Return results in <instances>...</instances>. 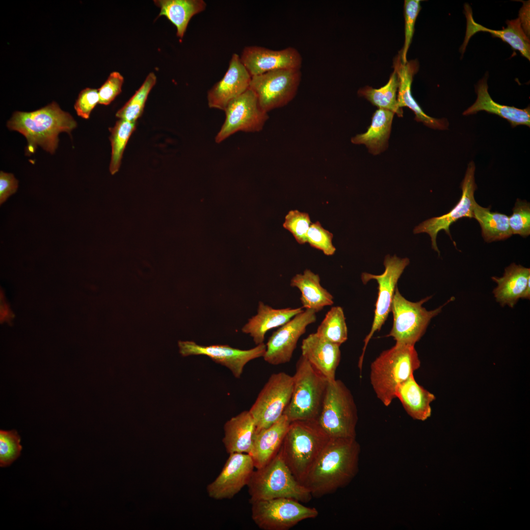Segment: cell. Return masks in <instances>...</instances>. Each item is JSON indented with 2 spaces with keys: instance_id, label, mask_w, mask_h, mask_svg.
Returning <instances> with one entry per match:
<instances>
[{
  "instance_id": "cell-9",
  "label": "cell",
  "mask_w": 530,
  "mask_h": 530,
  "mask_svg": "<svg viewBox=\"0 0 530 530\" xmlns=\"http://www.w3.org/2000/svg\"><path fill=\"white\" fill-rule=\"evenodd\" d=\"M251 504L252 519L263 530H288L300 522L318 515L316 508L288 498L261 500Z\"/></svg>"
},
{
  "instance_id": "cell-32",
  "label": "cell",
  "mask_w": 530,
  "mask_h": 530,
  "mask_svg": "<svg viewBox=\"0 0 530 530\" xmlns=\"http://www.w3.org/2000/svg\"><path fill=\"white\" fill-rule=\"evenodd\" d=\"M473 214L480 226L481 235L486 242L504 240L512 235L506 214L491 212L490 208H484L477 203Z\"/></svg>"
},
{
  "instance_id": "cell-35",
  "label": "cell",
  "mask_w": 530,
  "mask_h": 530,
  "mask_svg": "<svg viewBox=\"0 0 530 530\" xmlns=\"http://www.w3.org/2000/svg\"><path fill=\"white\" fill-rule=\"evenodd\" d=\"M136 122H130L119 119L114 127L109 128V140L111 145V157L109 171L112 175L119 170L123 154L127 142L133 132L135 130Z\"/></svg>"
},
{
  "instance_id": "cell-7",
  "label": "cell",
  "mask_w": 530,
  "mask_h": 530,
  "mask_svg": "<svg viewBox=\"0 0 530 530\" xmlns=\"http://www.w3.org/2000/svg\"><path fill=\"white\" fill-rule=\"evenodd\" d=\"M358 417L353 397L340 380L328 381L317 420L330 438H356Z\"/></svg>"
},
{
  "instance_id": "cell-24",
  "label": "cell",
  "mask_w": 530,
  "mask_h": 530,
  "mask_svg": "<svg viewBox=\"0 0 530 530\" xmlns=\"http://www.w3.org/2000/svg\"><path fill=\"white\" fill-rule=\"evenodd\" d=\"M488 89L487 78L484 77L476 86L477 94L476 102L463 112V115L475 114L479 111L484 110L506 119L512 128L518 125L530 127V106L524 109H520L513 106L498 104L491 98Z\"/></svg>"
},
{
  "instance_id": "cell-12",
  "label": "cell",
  "mask_w": 530,
  "mask_h": 530,
  "mask_svg": "<svg viewBox=\"0 0 530 530\" xmlns=\"http://www.w3.org/2000/svg\"><path fill=\"white\" fill-rule=\"evenodd\" d=\"M409 264V259L400 258L396 255L385 257L384 261L385 270L380 275H373L364 272L361 278L364 284L370 280H375L378 285V297L375 304L373 321L371 331L364 340L362 353L359 358L358 367L362 371L365 352L367 345L377 331H379L387 318L391 306L398 281L405 268Z\"/></svg>"
},
{
  "instance_id": "cell-41",
  "label": "cell",
  "mask_w": 530,
  "mask_h": 530,
  "mask_svg": "<svg viewBox=\"0 0 530 530\" xmlns=\"http://www.w3.org/2000/svg\"><path fill=\"white\" fill-rule=\"evenodd\" d=\"M333 234L324 229L318 221L312 223L307 232L306 241L313 247L320 250L327 256L334 254L336 248L332 244Z\"/></svg>"
},
{
  "instance_id": "cell-4",
  "label": "cell",
  "mask_w": 530,
  "mask_h": 530,
  "mask_svg": "<svg viewBox=\"0 0 530 530\" xmlns=\"http://www.w3.org/2000/svg\"><path fill=\"white\" fill-rule=\"evenodd\" d=\"M414 345L396 343L383 351L371 364L370 382L378 399L389 406L396 398L398 386L420 367Z\"/></svg>"
},
{
  "instance_id": "cell-23",
  "label": "cell",
  "mask_w": 530,
  "mask_h": 530,
  "mask_svg": "<svg viewBox=\"0 0 530 530\" xmlns=\"http://www.w3.org/2000/svg\"><path fill=\"white\" fill-rule=\"evenodd\" d=\"M303 311L302 307L274 309L260 301L257 314L248 319L241 330L244 333L249 334L255 344L258 345L264 343L267 331L283 325Z\"/></svg>"
},
{
  "instance_id": "cell-3",
  "label": "cell",
  "mask_w": 530,
  "mask_h": 530,
  "mask_svg": "<svg viewBox=\"0 0 530 530\" xmlns=\"http://www.w3.org/2000/svg\"><path fill=\"white\" fill-rule=\"evenodd\" d=\"M330 438L317 420L290 423L279 452L296 479L302 484Z\"/></svg>"
},
{
  "instance_id": "cell-19",
  "label": "cell",
  "mask_w": 530,
  "mask_h": 530,
  "mask_svg": "<svg viewBox=\"0 0 530 530\" xmlns=\"http://www.w3.org/2000/svg\"><path fill=\"white\" fill-rule=\"evenodd\" d=\"M251 78L240 56L233 54L224 76L208 91L209 106L224 110L230 101L249 88Z\"/></svg>"
},
{
  "instance_id": "cell-20",
  "label": "cell",
  "mask_w": 530,
  "mask_h": 530,
  "mask_svg": "<svg viewBox=\"0 0 530 530\" xmlns=\"http://www.w3.org/2000/svg\"><path fill=\"white\" fill-rule=\"evenodd\" d=\"M394 70L398 79V87L397 95L398 106L400 108L408 107L415 114V119L422 122L425 126L434 129L445 130L448 128L449 123L445 119H439L427 115L416 101L411 93V85L414 76L418 72L419 68L417 60L407 61L403 63L400 53L395 58Z\"/></svg>"
},
{
  "instance_id": "cell-30",
  "label": "cell",
  "mask_w": 530,
  "mask_h": 530,
  "mask_svg": "<svg viewBox=\"0 0 530 530\" xmlns=\"http://www.w3.org/2000/svg\"><path fill=\"white\" fill-rule=\"evenodd\" d=\"M394 114L389 110L377 109L372 115L371 124L367 131L352 137L351 142L365 145L374 155L383 152L388 146Z\"/></svg>"
},
{
  "instance_id": "cell-36",
  "label": "cell",
  "mask_w": 530,
  "mask_h": 530,
  "mask_svg": "<svg viewBox=\"0 0 530 530\" xmlns=\"http://www.w3.org/2000/svg\"><path fill=\"white\" fill-rule=\"evenodd\" d=\"M156 80L155 74L150 73L140 87L116 112V117L130 122H136L143 113L148 96L156 84Z\"/></svg>"
},
{
  "instance_id": "cell-33",
  "label": "cell",
  "mask_w": 530,
  "mask_h": 530,
  "mask_svg": "<svg viewBox=\"0 0 530 530\" xmlns=\"http://www.w3.org/2000/svg\"><path fill=\"white\" fill-rule=\"evenodd\" d=\"M398 79L394 70L388 82L379 88L366 86L358 91V94L363 97L379 108L389 110L398 117L403 116V110L398 105L397 92Z\"/></svg>"
},
{
  "instance_id": "cell-6",
  "label": "cell",
  "mask_w": 530,
  "mask_h": 530,
  "mask_svg": "<svg viewBox=\"0 0 530 530\" xmlns=\"http://www.w3.org/2000/svg\"><path fill=\"white\" fill-rule=\"evenodd\" d=\"M293 378L292 398L283 415L291 423L298 420H317L328 381L302 355L296 363Z\"/></svg>"
},
{
  "instance_id": "cell-2",
  "label": "cell",
  "mask_w": 530,
  "mask_h": 530,
  "mask_svg": "<svg viewBox=\"0 0 530 530\" xmlns=\"http://www.w3.org/2000/svg\"><path fill=\"white\" fill-rule=\"evenodd\" d=\"M77 122L68 112L63 111L55 102L31 112H15L7 123L11 130L26 138V154L34 153L37 146L53 154L57 147L58 135L66 132L70 134Z\"/></svg>"
},
{
  "instance_id": "cell-34",
  "label": "cell",
  "mask_w": 530,
  "mask_h": 530,
  "mask_svg": "<svg viewBox=\"0 0 530 530\" xmlns=\"http://www.w3.org/2000/svg\"><path fill=\"white\" fill-rule=\"evenodd\" d=\"M320 337L340 346L347 339V328L343 308L332 307L316 332Z\"/></svg>"
},
{
  "instance_id": "cell-39",
  "label": "cell",
  "mask_w": 530,
  "mask_h": 530,
  "mask_svg": "<svg viewBox=\"0 0 530 530\" xmlns=\"http://www.w3.org/2000/svg\"><path fill=\"white\" fill-rule=\"evenodd\" d=\"M311 224L308 213L292 210L286 215L283 227L292 234L298 243L302 244L307 242L306 235Z\"/></svg>"
},
{
  "instance_id": "cell-14",
  "label": "cell",
  "mask_w": 530,
  "mask_h": 530,
  "mask_svg": "<svg viewBox=\"0 0 530 530\" xmlns=\"http://www.w3.org/2000/svg\"><path fill=\"white\" fill-rule=\"evenodd\" d=\"M475 165L471 161L468 165L465 177L461 184V197L457 204L449 212L442 215L427 219L416 226L414 234L427 233L431 238L432 248L439 254L436 238L441 230H444L451 238L450 227L462 217L474 218L473 210L477 203L474 192L477 188L475 181Z\"/></svg>"
},
{
  "instance_id": "cell-43",
  "label": "cell",
  "mask_w": 530,
  "mask_h": 530,
  "mask_svg": "<svg viewBox=\"0 0 530 530\" xmlns=\"http://www.w3.org/2000/svg\"><path fill=\"white\" fill-rule=\"evenodd\" d=\"M99 103L98 89L86 88L80 93L74 107L78 116L88 119L91 112Z\"/></svg>"
},
{
  "instance_id": "cell-11",
  "label": "cell",
  "mask_w": 530,
  "mask_h": 530,
  "mask_svg": "<svg viewBox=\"0 0 530 530\" xmlns=\"http://www.w3.org/2000/svg\"><path fill=\"white\" fill-rule=\"evenodd\" d=\"M301 79L300 69H281L252 77L249 88L266 112L284 106L295 97Z\"/></svg>"
},
{
  "instance_id": "cell-28",
  "label": "cell",
  "mask_w": 530,
  "mask_h": 530,
  "mask_svg": "<svg viewBox=\"0 0 530 530\" xmlns=\"http://www.w3.org/2000/svg\"><path fill=\"white\" fill-rule=\"evenodd\" d=\"M396 397L413 419L424 421L431 416L430 403L435 397L416 382L414 374L398 386Z\"/></svg>"
},
{
  "instance_id": "cell-21",
  "label": "cell",
  "mask_w": 530,
  "mask_h": 530,
  "mask_svg": "<svg viewBox=\"0 0 530 530\" xmlns=\"http://www.w3.org/2000/svg\"><path fill=\"white\" fill-rule=\"evenodd\" d=\"M340 346L314 333L303 340L301 355L328 381H332L336 379L341 360Z\"/></svg>"
},
{
  "instance_id": "cell-16",
  "label": "cell",
  "mask_w": 530,
  "mask_h": 530,
  "mask_svg": "<svg viewBox=\"0 0 530 530\" xmlns=\"http://www.w3.org/2000/svg\"><path fill=\"white\" fill-rule=\"evenodd\" d=\"M316 313L305 309L274 331L265 344V361L273 365L290 362L300 337L309 325L316 322Z\"/></svg>"
},
{
  "instance_id": "cell-13",
  "label": "cell",
  "mask_w": 530,
  "mask_h": 530,
  "mask_svg": "<svg viewBox=\"0 0 530 530\" xmlns=\"http://www.w3.org/2000/svg\"><path fill=\"white\" fill-rule=\"evenodd\" d=\"M224 111L225 120L215 137L216 143L238 131L259 132L268 119L267 113L261 108L256 94L250 88L230 101Z\"/></svg>"
},
{
  "instance_id": "cell-31",
  "label": "cell",
  "mask_w": 530,
  "mask_h": 530,
  "mask_svg": "<svg viewBox=\"0 0 530 530\" xmlns=\"http://www.w3.org/2000/svg\"><path fill=\"white\" fill-rule=\"evenodd\" d=\"M160 9L159 16H165L176 27L177 37L181 41L190 20L203 11L207 6L203 0H156Z\"/></svg>"
},
{
  "instance_id": "cell-29",
  "label": "cell",
  "mask_w": 530,
  "mask_h": 530,
  "mask_svg": "<svg viewBox=\"0 0 530 530\" xmlns=\"http://www.w3.org/2000/svg\"><path fill=\"white\" fill-rule=\"evenodd\" d=\"M319 275L309 269L303 274H297L291 280L290 286L297 288L301 292L300 300L303 308L316 313L334 303L333 295L320 283Z\"/></svg>"
},
{
  "instance_id": "cell-42",
  "label": "cell",
  "mask_w": 530,
  "mask_h": 530,
  "mask_svg": "<svg viewBox=\"0 0 530 530\" xmlns=\"http://www.w3.org/2000/svg\"><path fill=\"white\" fill-rule=\"evenodd\" d=\"M123 77L118 72L111 73L107 79L98 89L99 104L108 105L121 92Z\"/></svg>"
},
{
  "instance_id": "cell-18",
  "label": "cell",
  "mask_w": 530,
  "mask_h": 530,
  "mask_svg": "<svg viewBox=\"0 0 530 530\" xmlns=\"http://www.w3.org/2000/svg\"><path fill=\"white\" fill-rule=\"evenodd\" d=\"M251 77L281 69H300L302 57L295 48L273 50L257 46L245 47L240 56Z\"/></svg>"
},
{
  "instance_id": "cell-22",
  "label": "cell",
  "mask_w": 530,
  "mask_h": 530,
  "mask_svg": "<svg viewBox=\"0 0 530 530\" xmlns=\"http://www.w3.org/2000/svg\"><path fill=\"white\" fill-rule=\"evenodd\" d=\"M467 19V29L462 50L464 51L470 38L478 31L490 33L493 37H498L508 43L511 48L518 51L522 55L530 59V42L529 37L522 27V22L519 18L506 22L507 27L502 30L487 28L476 23L473 19L470 7L465 6Z\"/></svg>"
},
{
  "instance_id": "cell-27",
  "label": "cell",
  "mask_w": 530,
  "mask_h": 530,
  "mask_svg": "<svg viewBox=\"0 0 530 530\" xmlns=\"http://www.w3.org/2000/svg\"><path fill=\"white\" fill-rule=\"evenodd\" d=\"M492 279L497 284L493 291L497 302L502 306L507 305L513 308L530 282V269L512 263L505 268L503 277Z\"/></svg>"
},
{
  "instance_id": "cell-17",
  "label": "cell",
  "mask_w": 530,
  "mask_h": 530,
  "mask_svg": "<svg viewBox=\"0 0 530 530\" xmlns=\"http://www.w3.org/2000/svg\"><path fill=\"white\" fill-rule=\"evenodd\" d=\"M254 468L250 454H230L219 475L207 485L208 496L217 500L233 498L242 488L247 486Z\"/></svg>"
},
{
  "instance_id": "cell-38",
  "label": "cell",
  "mask_w": 530,
  "mask_h": 530,
  "mask_svg": "<svg viewBox=\"0 0 530 530\" xmlns=\"http://www.w3.org/2000/svg\"><path fill=\"white\" fill-rule=\"evenodd\" d=\"M513 213L508 217L512 235L523 237L530 235V205L526 201L518 199L512 209Z\"/></svg>"
},
{
  "instance_id": "cell-8",
  "label": "cell",
  "mask_w": 530,
  "mask_h": 530,
  "mask_svg": "<svg viewBox=\"0 0 530 530\" xmlns=\"http://www.w3.org/2000/svg\"><path fill=\"white\" fill-rule=\"evenodd\" d=\"M430 296L413 302L406 299L396 288L393 297L391 310L393 324L387 337H392L397 343L414 345L424 334L431 319L439 313L442 308L453 299L451 298L443 306L431 311L427 310L423 304Z\"/></svg>"
},
{
  "instance_id": "cell-10",
  "label": "cell",
  "mask_w": 530,
  "mask_h": 530,
  "mask_svg": "<svg viewBox=\"0 0 530 530\" xmlns=\"http://www.w3.org/2000/svg\"><path fill=\"white\" fill-rule=\"evenodd\" d=\"M293 385V376L286 372L271 375L249 410L256 423V433L268 427L283 416L291 400Z\"/></svg>"
},
{
  "instance_id": "cell-40",
  "label": "cell",
  "mask_w": 530,
  "mask_h": 530,
  "mask_svg": "<svg viewBox=\"0 0 530 530\" xmlns=\"http://www.w3.org/2000/svg\"><path fill=\"white\" fill-rule=\"evenodd\" d=\"M421 9V0H405L404 1L405 40L402 49L400 53L403 63L407 61V53L413 37L415 24Z\"/></svg>"
},
{
  "instance_id": "cell-15",
  "label": "cell",
  "mask_w": 530,
  "mask_h": 530,
  "mask_svg": "<svg viewBox=\"0 0 530 530\" xmlns=\"http://www.w3.org/2000/svg\"><path fill=\"white\" fill-rule=\"evenodd\" d=\"M179 352L183 357L205 355L214 362L228 368L236 378H239L249 361L264 356L266 345L264 343L247 350L232 347L227 344L202 345L193 341H179Z\"/></svg>"
},
{
  "instance_id": "cell-44",
  "label": "cell",
  "mask_w": 530,
  "mask_h": 530,
  "mask_svg": "<svg viewBox=\"0 0 530 530\" xmlns=\"http://www.w3.org/2000/svg\"><path fill=\"white\" fill-rule=\"evenodd\" d=\"M18 187V181L12 173L0 172V204L1 205L8 197L15 193Z\"/></svg>"
},
{
  "instance_id": "cell-25",
  "label": "cell",
  "mask_w": 530,
  "mask_h": 530,
  "mask_svg": "<svg viewBox=\"0 0 530 530\" xmlns=\"http://www.w3.org/2000/svg\"><path fill=\"white\" fill-rule=\"evenodd\" d=\"M290 423L287 417L283 415L273 424L255 433L250 455L256 469L265 465L277 454Z\"/></svg>"
},
{
  "instance_id": "cell-26",
  "label": "cell",
  "mask_w": 530,
  "mask_h": 530,
  "mask_svg": "<svg viewBox=\"0 0 530 530\" xmlns=\"http://www.w3.org/2000/svg\"><path fill=\"white\" fill-rule=\"evenodd\" d=\"M223 428L222 442L228 453L250 454L256 425L249 410L243 411L231 418L225 423Z\"/></svg>"
},
{
  "instance_id": "cell-37",
  "label": "cell",
  "mask_w": 530,
  "mask_h": 530,
  "mask_svg": "<svg viewBox=\"0 0 530 530\" xmlns=\"http://www.w3.org/2000/svg\"><path fill=\"white\" fill-rule=\"evenodd\" d=\"M21 438L15 430L0 431V466H9L21 454Z\"/></svg>"
},
{
  "instance_id": "cell-45",
  "label": "cell",
  "mask_w": 530,
  "mask_h": 530,
  "mask_svg": "<svg viewBox=\"0 0 530 530\" xmlns=\"http://www.w3.org/2000/svg\"><path fill=\"white\" fill-rule=\"evenodd\" d=\"M530 282H529L525 289V290L522 295V299H529L530 298Z\"/></svg>"
},
{
  "instance_id": "cell-1",
  "label": "cell",
  "mask_w": 530,
  "mask_h": 530,
  "mask_svg": "<svg viewBox=\"0 0 530 530\" xmlns=\"http://www.w3.org/2000/svg\"><path fill=\"white\" fill-rule=\"evenodd\" d=\"M360 452L356 438H330L303 485L316 498L346 486L357 473Z\"/></svg>"
},
{
  "instance_id": "cell-5",
  "label": "cell",
  "mask_w": 530,
  "mask_h": 530,
  "mask_svg": "<svg viewBox=\"0 0 530 530\" xmlns=\"http://www.w3.org/2000/svg\"><path fill=\"white\" fill-rule=\"evenodd\" d=\"M247 486L250 504L278 498L307 503L312 498L307 488L294 477L279 450L267 464L253 471Z\"/></svg>"
}]
</instances>
